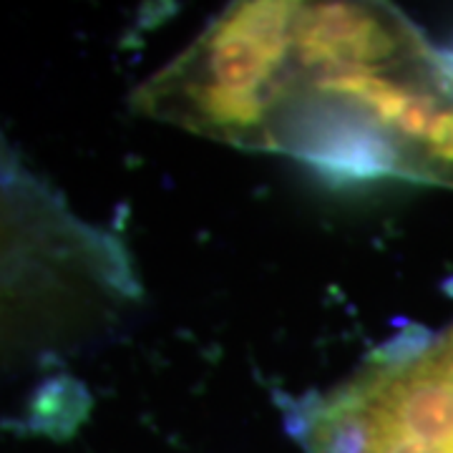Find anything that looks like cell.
Instances as JSON below:
<instances>
[{"label": "cell", "mask_w": 453, "mask_h": 453, "mask_svg": "<svg viewBox=\"0 0 453 453\" xmlns=\"http://www.w3.org/2000/svg\"><path fill=\"white\" fill-rule=\"evenodd\" d=\"M91 411V395L79 378L58 372L41 380L26 403V428L50 438H68L79 431Z\"/></svg>", "instance_id": "3957f363"}, {"label": "cell", "mask_w": 453, "mask_h": 453, "mask_svg": "<svg viewBox=\"0 0 453 453\" xmlns=\"http://www.w3.org/2000/svg\"><path fill=\"white\" fill-rule=\"evenodd\" d=\"M305 453H453V320L408 327L295 405Z\"/></svg>", "instance_id": "7a4b0ae2"}, {"label": "cell", "mask_w": 453, "mask_h": 453, "mask_svg": "<svg viewBox=\"0 0 453 453\" xmlns=\"http://www.w3.org/2000/svg\"><path fill=\"white\" fill-rule=\"evenodd\" d=\"M131 106L342 179L453 192V61L388 3H229Z\"/></svg>", "instance_id": "6da1fadb"}]
</instances>
